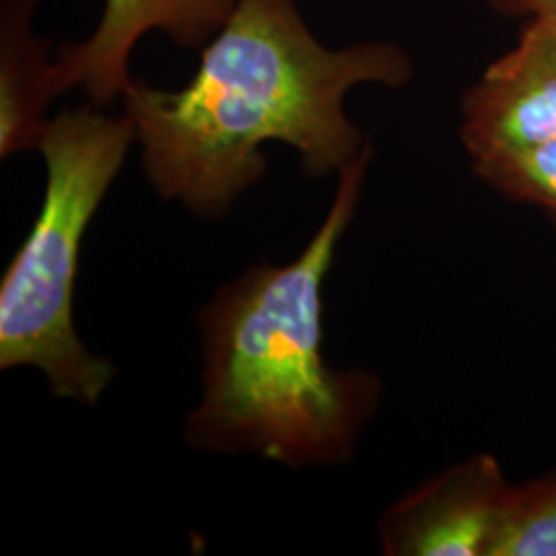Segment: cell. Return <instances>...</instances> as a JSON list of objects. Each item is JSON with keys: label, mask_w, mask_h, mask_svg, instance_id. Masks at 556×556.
<instances>
[{"label": "cell", "mask_w": 556, "mask_h": 556, "mask_svg": "<svg viewBox=\"0 0 556 556\" xmlns=\"http://www.w3.org/2000/svg\"><path fill=\"white\" fill-rule=\"evenodd\" d=\"M413 73L408 52L390 41L321 43L295 0H238L186 87L135 79L122 103L151 186L199 217H220L266 172L264 142L295 149L309 178L340 174L365 147L346 93L404 87Z\"/></svg>", "instance_id": "1"}, {"label": "cell", "mask_w": 556, "mask_h": 556, "mask_svg": "<svg viewBox=\"0 0 556 556\" xmlns=\"http://www.w3.org/2000/svg\"><path fill=\"white\" fill-rule=\"evenodd\" d=\"M371 147L340 172L337 197L295 262L250 268L200 312L204 396L186 439L204 452H252L287 466L353 454L378 404V379L324 361V299L338 239L355 217Z\"/></svg>", "instance_id": "2"}, {"label": "cell", "mask_w": 556, "mask_h": 556, "mask_svg": "<svg viewBox=\"0 0 556 556\" xmlns=\"http://www.w3.org/2000/svg\"><path fill=\"white\" fill-rule=\"evenodd\" d=\"M135 140L132 119L93 103L50 118L38 147L48 174L40 215L0 282V367H36L54 396L89 406L114 365L89 353L73 324L80 241Z\"/></svg>", "instance_id": "3"}, {"label": "cell", "mask_w": 556, "mask_h": 556, "mask_svg": "<svg viewBox=\"0 0 556 556\" xmlns=\"http://www.w3.org/2000/svg\"><path fill=\"white\" fill-rule=\"evenodd\" d=\"M462 142L472 165L556 139V27L532 15L516 48L462 100Z\"/></svg>", "instance_id": "4"}, {"label": "cell", "mask_w": 556, "mask_h": 556, "mask_svg": "<svg viewBox=\"0 0 556 556\" xmlns=\"http://www.w3.org/2000/svg\"><path fill=\"white\" fill-rule=\"evenodd\" d=\"M511 489L493 457L468 459L383 516V553L493 556Z\"/></svg>", "instance_id": "5"}, {"label": "cell", "mask_w": 556, "mask_h": 556, "mask_svg": "<svg viewBox=\"0 0 556 556\" xmlns=\"http://www.w3.org/2000/svg\"><path fill=\"white\" fill-rule=\"evenodd\" d=\"M236 4L238 0H105L93 34L56 52L60 91L83 87L91 103L103 108L132 85L130 56L147 34L160 31L184 50H202Z\"/></svg>", "instance_id": "6"}, {"label": "cell", "mask_w": 556, "mask_h": 556, "mask_svg": "<svg viewBox=\"0 0 556 556\" xmlns=\"http://www.w3.org/2000/svg\"><path fill=\"white\" fill-rule=\"evenodd\" d=\"M38 0L0 2V157L40 147L50 101L62 96L50 43L34 34Z\"/></svg>", "instance_id": "7"}, {"label": "cell", "mask_w": 556, "mask_h": 556, "mask_svg": "<svg viewBox=\"0 0 556 556\" xmlns=\"http://www.w3.org/2000/svg\"><path fill=\"white\" fill-rule=\"evenodd\" d=\"M493 556H556V472L511 489Z\"/></svg>", "instance_id": "8"}, {"label": "cell", "mask_w": 556, "mask_h": 556, "mask_svg": "<svg viewBox=\"0 0 556 556\" xmlns=\"http://www.w3.org/2000/svg\"><path fill=\"white\" fill-rule=\"evenodd\" d=\"M472 167L478 178L498 192L536 204L556 220V139L482 161Z\"/></svg>", "instance_id": "9"}, {"label": "cell", "mask_w": 556, "mask_h": 556, "mask_svg": "<svg viewBox=\"0 0 556 556\" xmlns=\"http://www.w3.org/2000/svg\"><path fill=\"white\" fill-rule=\"evenodd\" d=\"M491 9H495L498 15L517 20V17H532L536 11L538 0H486Z\"/></svg>", "instance_id": "10"}, {"label": "cell", "mask_w": 556, "mask_h": 556, "mask_svg": "<svg viewBox=\"0 0 556 556\" xmlns=\"http://www.w3.org/2000/svg\"><path fill=\"white\" fill-rule=\"evenodd\" d=\"M534 15H540L544 20L551 21L556 27V0H538Z\"/></svg>", "instance_id": "11"}]
</instances>
